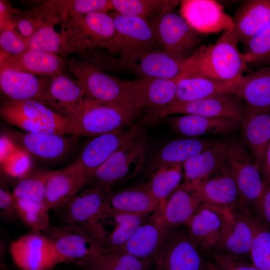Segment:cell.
<instances>
[{
	"label": "cell",
	"instance_id": "obj_18",
	"mask_svg": "<svg viewBox=\"0 0 270 270\" xmlns=\"http://www.w3.org/2000/svg\"><path fill=\"white\" fill-rule=\"evenodd\" d=\"M184 184L196 194L202 204L232 208L240 206L238 190L228 161L206 178Z\"/></svg>",
	"mask_w": 270,
	"mask_h": 270
},
{
	"label": "cell",
	"instance_id": "obj_31",
	"mask_svg": "<svg viewBox=\"0 0 270 270\" xmlns=\"http://www.w3.org/2000/svg\"><path fill=\"white\" fill-rule=\"evenodd\" d=\"M162 120L177 132L190 138L228 134L241 127L240 122L232 120L194 115L170 116Z\"/></svg>",
	"mask_w": 270,
	"mask_h": 270
},
{
	"label": "cell",
	"instance_id": "obj_14",
	"mask_svg": "<svg viewBox=\"0 0 270 270\" xmlns=\"http://www.w3.org/2000/svg\"><path fill=\"white\" fill-rule=\"evenodd\" d=\"M180 227L170 228L154 270H208V264L192 242L186 227Z\"/></svg>",
	"mask_w": 270,
	"mask_h": 270
},
{
	"label": "cell",
	"instance_id": "obj_30",
	"mask_svg": "<svg viewBox=\"0 0 270 270\" xmlns=\"http://www.w3.org/2000/svg\"><path fill=\"white\" fill-rule=\"evenodd\" d=\"M160 206L146 183L112 191L108 196L106 210L121 214L143 216L153 214Z\"/></svg>",
	"mask_w": 270,
	"mask_h": 270
},
{
	"label": "cell",
	"instance_id": "obj_21",
	"mask_svg": "<svg viewBox=\"0 0 270 270\" xmlns=\"http://www.w3.org/2000/svg\"><path fill=\"white\" fill-rule=\"evenodd\" d=\"M8 136L31 156L45 161L64 157L73 148L77 136L28 133L10 130Z\"/></svg>",
	"mask_w": 270,
	"mask_h": 270
},
{
	"label": "cell",
	"instance_id": "obj_11",
	"mask_svg": "<svg viewBox=\"0 0 270 270\" xmlns=\"http://www.w3.org/2000/svg\"><path fill=\"white\" fill-rule=\"evenodd\" d=\"M244 108L237 96L223 95L186 102H172L161 108L150 110L148 119L154 120L174 114L194 115L230 119L241 124Z\"/></svg>",
	"mask_w": 270,
	"mask_h": 270
},
{
	"label": "cell",
	"instance_id": "obj_29",
	"mask_svg": "<svg viewBox=\"0 0 270 270\" xmlns=\"http://www.w3.org/2000/svg\"><path fill=\"white\" fill-rule=\"evenodd\" d=\"M241 78L222 82L200 76L182 74L177 80L176 97L172 102H186L219 96L236 95Z\"/></svg>",
	"mask_w": 270,
	"mask_h": 270
},
{
	"label": "cell",
	"instance_id": "obj_54",
	"mask_svg": "<svg viewBox=\"0 0 270 270\" xmlns=\"http://www.w3.org/2000/svg\"><path fill=\"white\" fill-rule=\"evenodd\" d=\"M82 270H100L94 268H83Z\"/></svg>",
	"mask_w": 270,
	"mask_h": 270
},
{
	"label": "cell",
	"instance_id": "obj_25",
	"mask_svg": "<svg viewBox=\"0 0 270 270\" xmlns=\"http://www.w3.org/2000/svg\"><path fill=\"white\" fill-rule=\"evenodd\" d=\"M111 192L94 186L80 191L63 207L64 220L83 228L92 225L106 210Z\"/></svg>",
	"mask_w": 270,
	"mask_h": 270
},
{
	"label": "cell",
	"instance_id": "obj_5",
	"mask_svg": "<svg viewBox=\"0 0 270 270\" xmlns=\"http://www.w3.org/2000/svg\"><path fill=\"white\" fill-rule=\"evenodd\" d=\"M140 114L86 98L71 122L77 136L94 138L131 126Z\"/></svg>",
	"mask_w": 270,
	"mask_h": 270
},
{
	"label": "cell",
	"instance_id": "obj_16",
	"mask_svg": "<svg viewBox=\"0 0 270 270\" xmlns=\"http://www.w3.org/2000/svg\"><path fill=\"white\" fill-rule=\"evenodd\" d=\"M159 208L134 232L118 252H124L156 264L170 230Z\"/></svg>",
	"mask_w": 270,
	"mask_h": 270
},
{
	"label": "cell",
	"instance_id": "obj_20",
	"mask_svg": "<svg viewBox=\"0 0 270 270\" xmlns=\"http://www.w3.org/2000/svg\"><path fill=\"white\" fill-rule=\"evenodd\" d=\"M122 83L130 100L140 111L164 108L176 97L177 80L140 78Z\"/></svg>",
	"mask_w": 270,
	"mask_h": 270
},
{
	"label": "cell",
	"instance_id": "obj_51",
	"mask_svg": "<svg viewBox=\"0 0 270 270\" xmlns=\"http://www.w3.org/2000/svg\"><path fill=\"white\" fill-rule=\"evenodd\" d=\"M14 11L5 0H0V30L12 22Z\"/></svg>",
	"mask_w": 270,
	"mask_h": 270
},
{
	"label": "cell",
	"instance_id": "obj_22",
	"mask_svg": "<svg viewBox=\"0 0 270 270\" xmlns=\"http://www.w3.org/2000/svg\"><path fill=\"white\" fill-rule=\"evenodd\" d=\"M62 262L78 261L103 254L99 244L83 228L74 224L58 228L52 232V238Z\"/></svg>",
	"mask_w": 270,
	"mask_h": 270
},
{
	"label": "cell",
	"instance_id": "obj_10",
	"mask_svg": "<svg viewBox=\"0 0 270 270\" xmlns=\"http://www.w3.org/2000/svg\"><path fill=\"white\" fill-rule=\"evenodd\" d=\"M184 60L164 50H156L128 59L98 58L96 64L101 68L129 70L141 78L176 80L184 70Z\"/></svg>",
	"mask_w": 270,
	"mask_h": 270
},
{
	"label": "cell",
	"instance_id": "obj_27",
	"mask_svg": "<svg viewBox=\"0 0 270 270\" xmlns=\"http://www.w3.org/2000/svg\"><path fill=\"white\" fill-rule=\"evenodd\" d=\"M2 68L15 69L50 78L68 70L66 60L60 56L32 50L16 56L0 53V68Z\"/></svg>",
	"mask_w": 270,
	"mask_h": 270
},
{
	"label": "cell",
	"instance_id": "obj_50",
	"mask_svg": "<svg viewBox=\"0 0 270 270\" xmlns=\"http://www.w3.org/2000/svg\"><path fill=\"white\" fill-rule=\"evenodd\" d=\"M256 206L266 224L270 227V184H266Z\"/></svg>",
	"mask_w": 270,
	"mask_h": 270
},
{
	"label": "cell",
	"instance_id": "obj_33",
	"mask_svg": "<svg viewBox=\"0 0 270 270\" xmlns=\"http://www.w3.org/2000/svg\"><path fill=\"white\" fill-rule=\"evenodd\" d=\"M232 142H215L210 147L182 164L184 184H189L209 176L227 161Z\"/></svg>",
	"mask_w": 270,
	"mask_h": 270
},
{
	"label": "cell",
	"instance_id": "obj_42",
	"mask_svg": "<svg viewBox=\"0 0 270 270\" xmlns=\"http://www.w3.org/2000/svg\"><path fill=\"white\" fill-rule=\"evenodd\" d=\"M50 209L44 202L16 200V216L36 232L46 230L49 226Z\"/></svg>",
	"mask_w": 270,
	"mask_h": 270
},
{
	"label": "cell",
	"instance_id": "obj_1",
	"mask_svg": "<svg viewBox=\"0 0 270 270\" xmlns=\"http://www.w3.org/2000/svg\"><path fill=\"white\" fill-rule=\"evenodd\" d=\"M238 43L234 28L224 31L214 44L200 46L184 60L182 74L200 76L222 82L241 78L249 69L238 48Z\"/></svg>",
	"mask_w": 270,
	"mask_h": 270
},
{
	"label": "cell",
	"instance_id": "obj_41",
	"mask_svg": "<svg viewBox=\"0 0 270 270\" xmlns=\"http://www.w3.org/2000/svg\"><path fill=\"white\" fill-rule=\"evenodd\" d=\"M182 168L180 164L164 166L156 170L149 178L146 186L160 205L180 186Z\"/></svg>",
	"mask_w": 270,
	"mask_h": 270
},
{
	"label": "cell",
	"instance_id": "obj_24",
	"mask_svg": "<svg viewBox=\"0 0 270 270\" xmlns=\"http://www.w3.org/2000/svg\"><path fill=\"white\" fill-rule=\"evenodd\" d=\"M85 98L82 84L76 78L64 72L52 78L42 103L71 121L78 112Z\"/></svg>",
	"mask_w": 270,
	"mask_h": 270
},
{
	"label": "cell",
	"instance_id": "obj_6",
	"mask_svg": "<svg viewBox=\"0 0 270 270\" xmlns=\"http://www.w3.org/2000/svg\"><path fill=\"white\" fill-rule=\"evenodd\" d=\"M68 70L83 86L86 98L104 104L140 112L130 100L122 80L84 60H66Z\"/></svg>",
	"mask_w": 270,
	"mask_h": 270
},
{
	"label": "cell",
	"instance_id": "obj_46",
	"mask_svg": "<svg viewBox=\"0 0 270 270\" xmlns=\"http://www.w3.org/2000/svg\"><path fill=\"white\" fill-rule=\"evenodd\" d=\"M253 264L260 270H270V232L256 226L250 250Z\"/></svg>",
	"mask_w": 270,
	"mask_h": 270
},
{
	"label": "cell",
	"instance_id": "obj_3",
	"mask_svg": "<svg viewBox=\"0 0 270 270\" xmlns=\"http://www.w3.org/2000/svg\"><path fill=\"white\" fill-rule=\"evenodd\" d=\"M142 132L115 152L90 178L92 186L108 191L136 177L142 170L148 148Z\"/></svg>",
	"mask_w": 270,
	"mask_h": 270
},
{
	"label": "cell",
	"instance_id": "obj_15",
	"mask_svg": "<svg viewBox=\"0 0 270 270\" xmlns=\"http://www.w3.org/2000/svg\"><path fill=\"white\" fill-rule=\"evenodd\" d=\"M142 133L140 123L125 129L92 138L84 145L75 162L84 172L88 181L94 172L115 152Z\"/></svg>",
	"mask_w": 270,
	"mask_h": 270
},
{
	"label": "cell",
	"instance_id": "obj_34",
	"mask_svg": "<svg viewBox=\"0 0 270 270\" xmlns=\"http://www.w3.org/2000/svg\"><path fill=\"white\" fill-rule=\"evenodd\" d=\"M202 204L184 184L180 185L160 206L162 216L170 228L186 226Z\"/></svg>",
	"mask_w": 270,
	"mask_h": 270
},
{
	"label": "cell",
	"instance_id": "obj_28",
	"mask_svg": "<svg viewBox=\"0 0 270 270\" xmlns=\"http://www.w3.org/2000/svg\"><path fill=\"white\" fill-rule=\"evenodd\" d=\"M88 182V176L75 162L64 169L52 171L47 183L45 202L50 210L62 208Z\"/></svg>",
	"mask_w": 270,
	"mask_h": 270
},
{
	"label": "cell",
	"instance_id": "obj_12",
	"mask_svg": "<svg viewBox=\"0 0 270 270\" xmlns=\"http://www.w3.org/2000/svg\"><path fill=\"white\" fill-rule=\"evenodd\" d=\"M152 214H128L106 208L94 224L84 228L99 244L103 254L118 252L136 230Z\"/></svg>",
	"mask_w": 270,
	"mask_h": 270
},
{
	"label": "cell",
	"instance_id": "obj_26",
	"mask_svg": "<svg viewBox=\"0 0 270 270\" xmlns=\"http://www.w3.org/2000/svg\"><path fill=\"white\" fill-rule=\"evenodd\" d=\"M240 143L261 168L270 144V112L245 106Z\"/></svg>",
	"mask_w": 270,
	"mask_h": 270
},
{
	"label": "cell",
	"instance_id": "obj_52",
	"mask_svg": "<svg viewBox=\"0 0 270 270\" xmlns=\"http://www.w3.org/2000/svg\"><path fill=\"white\" fill-rule=\"evenodd\" d=\"M263 181L266 184H270V144L266 150L260 168Z\"/></svg>",
	"mask_w": 270,
	"mask_h": 270
},
{
	"label": "cell",
	"instance_id": "obj_44",
	"mask_svg": "<svg viewBox=\"0 0 270 270\" xmlns=\"http://www.w3.org/2000/svg\"><path fill=\"white\" fill-rule=\"evenodd\" d=\"M52 3L62 20L67 16L113 10L112 0H53Z\"/></svg>",
	"mask_w": 270,
	"mask_h": 270
},
{
	"label": "cell",
	"instance_id": "obj_45",
	"mask_svg": "<svg viewBox=\"0 0 270 270\" xmlns=\"http://www.w3.org/2000/svg\"><path fill=\"white\" fill-rule=\"evenodd\" d=\"M245 46L243 54L248 64L270 66V23Z\"/></svg>",
	"mask_w": 270,
	"mask_h": 270
},
{
	"label": "cell",
	"instance_id": "obj_39",
	"mask_svg": "<svg viewBox=\"0 0 270 270\" xmlns=\"http://www.w3.org/2000/svg\"><path fill=\"white\" fill-rule=\"evenodd\" d=\"M28 50L56 54L63 58L79 53L69 43L63 32H58L53 24L40 28L28 40Z\"/></svg>",
	"mask_w": 270,
	"mask_h": 270
},
{
	"label": "cell",
	"instance_id": "obj_43",
	"mask_svg": "<svg viewBox=\"0 0 270 270\" xmlns=\"http://www.w3.org/2000/svg\"><path fill=\"white\" fill-rule=\"evenodd\" d=\"M52 171L40 170L20 180L12 194L16 200L46 202L48 181Z\"/></svg>",
	"mask_w": 270,
	"mask_h": 270
},
{
	"label": "cell",
	"instance_id": "obj_53",
	"mask_svg": "<svg viewBox=\"0 0 270 270\" xmlns=\"http://www.w3.org/2000/svg\"><path fill=\"white\" fill-rule=\"evenodd\" d=\"M208 270H219L212 262H209L208 265Z\"/></svg>",
	"mask_w": 270,
	"mask_h": 270
},
{
	"label": "cell",
	"instance_id": "obj_19",
	"mask_svg": "<svg viewBox=\"0 0 270 270\" xmlns=\"http://www.w3.org/2000/svg\"><path fill=\"white\" fill-rule=\"evenodd\" d=\"M180 14L197 32L214 34L234 28L233 18L223 6L214 0H183Z\"/></svg>",
	"mask_w": 270,
	"mask_h": 270
},
{
	"label": "cell",
	"instance_id": "obj_23",
	"mask_svg": "<svg viewBox=\"0 0 270 270\" xmlns=\"http://www.w3.org/2000/svg\"><path fill=\"white\" fill-rule=\"evenodd\" d=\"M51 79L15 69L0 68V93L4 98V101L36 100L42 102Z\"/></svg>",
	"mask_w": 270,
	"mask_h": 270
},
{
	"label": "cell",
	"instance_id": "obj_9",
	"mask_svg": "<svg viewBox=\"0 0 270 270\" xmlns=\"http://www.w3.org/2000/svg\"><path fill=\"white\" fill-rule=\"evenodd\" d=\"M149 21L160 46L174 56L185 60L200 46V34L180 14L166 11Z\"/></svg>",
	"mask_w": 270,
	"mask_h": 270
},
{
	"label": "cell",
	"instance_id": "obj_48",
	"mask_svg": "<svg viewBox=\"0 0 270 270\" xmlns=\"http://www.w3.org/2000/svg\"><path fill=\"white\" fill-rule=\"evenodd\" d=\"M212 263L219 270H260L240 258L220 250L210 253Z\"/></svg>",
	"mask_w": 270,
	"mask_h": 270
},
{
	"label": "cell",
	"instance_id": "obj_2",
	"mask_svg": "<svg viewBox=\"0 0 270 270\" xmlns=\"http://www.w3.org/2000/svg\"><path fill=\"white\" fill-rule=\"evenodd\" d=\"M1 118L24 132L76 136L72 122L36 100L4 101Z\"/></svg>",
	"mask_w": 270,
	"mask_h": 270
},
{
	"label": "cell",
	"instance_id": "obj_49",
	"mask_svg": "<svg viewBox=\"0 0 270 270\" xmlns=\"http://www.w3.org/2000/svg\"><path fill=\"white\" fill-rule=\"evenodd\" d=\"M16 199L12 192H10L3 187L0 188V214L6 218L17 217L16 213Z\"/></svg>",
	"mask_w": 270,
	"mask_h": 270
},
{
	"label": "cell",
	"instance_id": "obj_40",
	"mask_svg": "<svg viewBox=\"0 0 270 270\" xmlns=\"http://www.w3.org/2000/svg\"><path fill=\"white\" fill-rule=\"evenodd\" d=\"M112 2L116 13L148 20L163 12L172 10L180 2L166 0H112Z\"/></svg>",
	"mask_w": 270,
	"mask_h": 270
},
{
	"label": "cell",
	"instance_id": "obj_17",
	"mask_svg": "<svg viewBox=\"0 0 270 270\" xmlns=\"http://www.w3.org/2000/svg\"><path fill=\"white\" fill-rule=\"evenodd\" d=\"M10 252L14 263L22 270H51L62 263L52 240L38 234L14 240Z\"/></svg>",
	"mask_w": 270,
	"mask_h": 270
},
{
	"label": "cell",
	"instance_id": "obj_32",
	"mask_svg": "<svg viewBox=\"0 0 270 270\" xmlns=\"http://www.w3.org/2000/svg\"><path fill=\"white\" fill-rule=\"evenodd\" d=\"M232 18L238 42L245 45L270 23V0L244 1Z\"/></svg>",
	"mask_w": 270,
	"mask_h": 270
},
{
	"label": "cell",
	"instance_id": "obj_4",
	"mask_svg": "<svg viewBox=\"0 0 270 270\" xmlns=\"http://www.w3.org/2000/svg\"><path fill=\"white\" fill-rule=\"evenodd\" d=\"M62 32L80 54L108 46L114 38L116 26L112 14L98 12L64 17Z\"/></svg>",
	"mask_w": 270,
	"mask_h": 270
},
{
	"label": "cell",
	"instance_id": "obj_35",
	"mask_svg": "<svg viewBox=\"0 0 270 270\" xmlns=\"http://www.w3.org/2000/svg\"><path fill=\"white\" fill-rule=\"evenodd\" d=\"M210 139L186 138L173 140L156 154L146 172L148 177L160 168L169 164H182L204 151L214 143Z\"/></svg>",
	"mask_w": 270,
	"mask_h": 270
},
{
	"label": "cell",
	"instance_id": "obj_13",
	"mask_svg": "<svg viewBox=\"0 0 270 270\" xmlns=\"http://www.w3.org/2000/svg\"><path fill=\"white\" fill-rule=\"evenodd\" d=\"M227 161L238 190L240 206L246 210L248 206H256L266 186L260 168L250 152L236 142H232Z\"/></svg>",
	"mask_w": 270,
	"mask_h": 270
},
{
	"label": "cell",
	"instance_id": "obj_38",
	"mask_svg": "<svg viewBox=\"0 0 270 270\" xmlns=\"http://www.w3.org/2000/svg\"><path fill=\"white\" fill-rule=\"evenodd\" d=\"M76 263L82 268L100 270H154L155 266L152 262L122 252L105 253Z\"/></svg>",
	"mask_w": 270,
	"mask_h": 270
},
{
	"label": "cell",
	"instance_id": "obj_8",
	"mask_svg": "<svg viewBox=\"0 0 270 270\" xmlns=\"http://www.w3.org/2000/svg\"><path fill=\"white\" fill-rule=\"evenodd\" d=\"M234 212V208L202 204L186 226L193 244L200 251L218 250Z\"/></svg>",
	"mask_w": 270,
	"mask_h": 270
},
{
	"label": "cell",
	"instance_id": "obj_37",
	"mask_svg": "<svg viewBox=\"0 0 270 270\" xmlns=\"http://www.w3.org/2000/svg\"><path fill=\"white\" fill-rule=\"evenodd\" d=\"M256 226L248 216L235 211L222 244L218 250L243 259L250 256Z\"/></svg>",
	"mask_w": 270,
	"mask_h": 270
},
{
	"label": "cell",
	"instance_id": "obj_7",
	"mask_svg": "<svg viewBox=\"0 0 270 270\" xmlns=\"http://www.w3.org/2000/svg\"><path fill=\"white\" fill-rule=\"evenodd\" d=\"M115 26L114 38L108 48L121 59L136 57L157 50L160 46L149 20L112 14Z\"/></svg>",
	"mask_w": 270,
	"mask_h": 270
},
{
	"label": "cell",
	"instance_id": "obj_47",
	"mask_svg": "<svg viewBox=\"0 0 270 270\" xmlns=\"http://www.w3.org/2000/svg\"><path fill=\"white\" fill-rule=\"evenodd\" d=\"M0 51L10 56L22 54L28 50V40L17 31L13 22L0 30Z\"/></svg>",
	"mask_w": 270,
	"mask_h": 270
},
{
	"label": "cell",
	"instance_id": "obj_36",
	"mask_svg": "<svg viewBox=\"0 0 270 270\" xmlns=\"http://www.w3.org/2000/svg\"><path fill=\"white\" fill-rule=\"evenodd\" d=\"M236 95L250 107L270 112V66L243 76Z\"/></svg>",
	"mask_w": 270,
	"mask_h": 270
}]
</instances>
